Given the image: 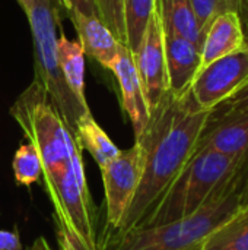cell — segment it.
I'll return each mask as SVG.
<instances>
[{"label": "cell", "instance_id": "6da1fadb", "mask_svg": "<svg viewBox=\"0 0 248 250\" xmlns=\"http://www.w3.org/2000/svg\"><path fill=\"white\" fill-rule=\"evenodd\" d=\"M209 113L199 107L190 89L181 95L168 91L149 113L145 130L136 138L145 154L142 179L120 227L111 233H126L145 220L194 154Z\"/></svg>", "mask_w": 248, "mask_h": 250}, {"label": "cell", "instance_id": "7a4b0ae2", "mask_svg": "<svg viewBox=\"0 0 248 250\" xmlns=\"http://www.w3.org/2000/svg\"><path fill=\"white\" fill-rule=\"evenodd\" d=\"M235 179L244 182L234 160L210 149H196L136 229L159 227L191 217Z\"/></svg>", "mask_w": 248, "mask_h": 250}, {"label": "cell", "instance_id": "3957f363", "mask_svg": "<svg viewBox=\"0 0 248 250\" xmlns=\"http://www.w3.org/2000/svg\"><path fill=\"white\" fill-rule=\"evenodd\" d=\"M241 180L215 195L191 217L159 227L133 229L121 234H108L102 250H190L227 223L241 208Z\"/></svg>", "mask_w": 248, "mask_h": 250}, {"label": "cell", "instance_id": "277c9868", "mask_svg": "<svg viewBox=\"0 0 248 250\" xmlns=\"http://www.w3.org/2000/svg\"><path fill=\"white\" fill-rule=\"evenodd\" d=\"M10 116L41 155L44 180L61 176L69 167L75 136L64 125L42 83L37 79L16 98Z\"/></svg>", "mask_w": 248, "mask_h": 250}, {"label": "cell", "instance_id": "5b68a950", "mask_svg": "<svg viewBox=\"0 0 248 250\" xmlns=\"http://www.w3.org/2000/svg\"><path fill=\"white\" fill-rule=\"evenodd\" d=\"M34 42L35 79L42 83L60 113L67 129L75 133L77 122L89 114V107H83L67 86L57 54L58 12L51 0H22Z\"/></svg>", "mask_w": 248, "mask_h": 250}, {"label": "cell", "instance_id": "8992f818", "mask_svg": "<svg viewBox=\"0 0 248 250\" xmlns=\"http://www.w3.org/2000/svg\"><path fill=\"white\" fill-rule=\"evenodd\" d=\"M145 154L139 142L118 155L101 170L107 207V224L110 231H115L139 188L143 173Z\"/></svg>", "mask_w": 248, "mask_h": 250}, {"label": "cell", "instance_id": "52a82bcc", "mask_svg": "<svg viewBox=\"0 0 248 250\" xmlns=\"http://www.w3.org/2000/svg\"><path fill=\"white\" fill-rule=\"evenodd\" d=\"M248 81V47L202 67L190 91L203 110H213Z\"/></svg>", "mask_w": 248, "mask_h": 250}, {"label": "cell", "instance_id": "ba28073f", "mask_svg": "<svg viewBox=\"0 0 248 250\" xmlns=\"http://www.w3.org/2000/svg\"><path fill=\"white\" fill-rule=\"evenodd\" d=\"M132 54L151 113L159 104L162 97L170 91L165 62L164 29L158 10V3L149 19L140 45Z\"/></svg>", "mask_w": 248, "mask_h": 250}, {"label": "cell", "instance_id": "9c48e42d", "mask_svg": "<svg viewBox=\"0 0 248 250\" xmlns=\"http://www.w3.org/2000/svg\"><path fill=\"white\" fill-rule=\"evenodd\" d=\"M44 183L54 205L56 218L73 231L88 249L99 250L89 212L91 198L80 190L70 167L61 176L44 180Z\"/></svg>", "mask_w": 248, "mask_h": 250}, {"label": "cell", "instance_id": "30bf717a", "mask_svg": "<svg viewBox=\"0 0 248 250\" xmlns=\"http://www.w3.org/2000/svg\"><path fill=\"white\" fill-rule=\"evenodd\" d=\"M196 149H210L234 160L243 180H246L248 174V113H218L210 110Z\"/></svg>", "mask_w": 248, "mask_h": 250}, {"label": "cell", "instance_id": "8fae6325", "mask_svg": "<svg viewBox=\"0 0 248 250\" xmlns=\"http://www.w3.org/2000/svg\"><path fill=\"white\" fill-rule=\"evenodd\" d=\"M110 70L114 73L118 82L121 91V104L132 122L134 136L139 138L148 125L149 108L143 95L139 73L134 66L133 54L127 47L121 48L120 54L111 64Z\"/></svg>", "mask_w": 248, "mask_h": 250}, {"label": "cell", "instance_id": "7c38bea8", "mask_svg": "<svg viewBox=\"0 0 248 250\" xmlns=\"http://www.w3.org/2000/svg\"><path fill=\"white\" fill-rule=\"evenodd\" d=\"M164 45L170 91L175 95H181L190 89L193 79L200 70V47L177 34L167 31H164Z\"/></svg>", "mask_w": 248, "mask_h": 250}, {"label": "cell", "instance_id": "4fadbf2b", "mask_svg": "<svg viewBox=\"0 0 248 250\" xmlns=\"http://www.w3.org/2000/svg\"><path fill=\"white\" fill-rule=\"evenodd\" d=\"M67 16L76 28L77 41L82 45L85 56L95 59L101 66L110 70L124 45L118 42L96 15H83L72 10Z\"/></svg>", "mask_w": 248, "mask_h": 250}, {"label": "cell", "instance_id": "5bb4252c", "mask_svg": "<svg viewBox=\"0 0 248 250\" xmlns=\"http://www.w3.org/2000/svg\"><path fill=\"white\" fill-rule=\"evenodd\" d=\"M243 48H246V41L240 15L237 10H228L216 16L205 32L200 69Z\"/></svg>", "mask_w": 248, "mask_h": 250}, {"label": "cell", "instance_id": "9a60e30c", "mask_svg": "<svg viewBox=\"0 0 248 250\" xmlns=\"http://www.w3.org/2000/svg\"><path fill=\"white\" fill-rule=\"evenodd\" d=\"M158 10L164 31L194 42L202 51L205 35L189 0H158Z\"/></svg>", "mask_w": 248, "mask_h": 250}, {"label": "cell", "instance_id": "2e32d148", "mask_svg": "<svg viewBox=\"0 0 248 250\" xmlns=\"http://www.w3.org/2000/svg\"><path fill=\"white\" fill-rule=\"evenodd\" d=\"M57 54L63 78L77 98V101L88 107L85 97V53L79 41L69 40L63 32L57 38Z\"/></svg>", "mask_w": 248, "mask_h": 250}, {"label": "cell", "instance_id": "e0dca14e", "mask_svg": "<svg viewBox=\"0 0 248 250\" xmlns=\"http://www.w3.org/2000/svg\"><path fill=\"white\" fill-rule=\"evenodd\" d=\"M80 149H86L96 161L98 167L105 168L120 152L110 136L95 122L92 114H85L76 125L73 133Z\"/></svg>", "mask_w": 248, "mask_h": 250}, {"label": "cell", "instance_id": "ac0fdd59", "mask_svg": "<svg viewBox=\"0 0 248 250\" xmlns=\"http://www.w3.org/2000/svg\"><path fill=\"white\" fill-rule=\"evenodd\" d=\"M193 250H248V205L240 208Z\"/></svg>", "mask_w": 248, "mask_h": 250}, {"label": "cell", "instance_id": "d6986e66", "mask_svg": "<svg viewBox=\"0 0 248 250\" xmlns=\"http://www.w3.org/2000/svg\"><path fill=\"white\" fill-rule=\"evenodd\" d=\"M156 3L158 0H124L127 47L132 53L140 45Z\"/></svg>", "mask_w": 248, "mask_h": 250}, {"label": "cell", "instance_id": "ffe728a7", "mask_svg": "<svg viewBox=\"0 0 248 250\" xmlns=\"http://www.w3.org/2000/svg\"><path fill=\"white\" fill-rule=\"evenodd\" d=\"M12 168L15 174V180L20 186H29L39 180L44 171L42 160L37 148L31 144H22L15 152Z\"/></svg>", "mask_w": 248, "mask_h": 250}, {"label": "cell", "instance_id": "44dd1931", "mask_svg": "<svg viewBox=\"0 0 248 250\" xmlns=\"http://www.w3.org/2000/svg\"><path fill=\"white\" fill-rule=\"evenodd\" d=\"M96 16L113 32L120 44L127 47L124 0H94ZM129 48V47H127Z\"/></svg>", "mask_w": 248, "mask_h": 250}, {"label": "cell", "instance_id": "7402d4cb", "mask_svg": "<svg viewBox=\"0 0 248 250\" xmlns=\"http://www.w3.org/2000/svg\"><path fill=\"white\" fill-rule=\"evenodd\" d=\"M190 1V6L194 12V16L199 22V26L205 35L208 26L210 25V22L228 12V10H235L232 7V4L229 3V0H189Z\"/></svg>", "mask_w": 248, "mask_h": 250}, {"label": "cell", "instance_id": "603a6c76", "mask_svg": "<svg viewBox=\"0 0 248 250\" xmlns=\"http://www.w3.org/2000/svg\"><path fill=\"white\" fill-rule=\"evenodd\" d=\"M213 110L218 113H248V81L234 95Z\"/></svg>", "mask_w": 248, "mask_h": 250}, {"label": "cell", "instance_id": "cb8c5ba5", "mask_svg": "<svg viewBox=\"0 0 248 250\" xmlns=\"http://www.w3.org/2000/svg\"><path fill=\"white\" fill-rule=\"evenodd\" d=\"M56 224H57V230H56L57 242H58L60 250H91L82 243V240L73 231H70L57 218H56Z\"/></svg>", "mask_w": 248, "mask_h": 250}, {"label": "cell", "instance_id": "d4e9b609", "mask_svg": "<svg viewBox=\"0 0 248 250\" xmlns=\"http://www.w3.org/2000/svg\"><path fill=\"white\" fill-rule=\"evenodd\" d=\"M0 250H23L16 231L0 230Z\"/></svg>", "mask_w": 248, "mask_h": 250}, {"label": "cell", "instance_id": "484cf974", "mask_svg": "<svg viewBox=\"0 0 248 250\" xmlns=\"http://www.w3.org/2000/svg\"><path fill=\"white\" fill-rule=\"evenodd\" d=\"M69 1L72 4V10L80 12L83 15H96L95 6H94V0H69Z\"/></svg>", "mask_w": 248, "mask_h": 250}, {"label": "cell", "instance_id": "4316f807", "mask_svg": "<svg viewBox=\"0 0 248 250\" xmlns=\"http://www.w3.org/2000/svg\"><path fill=\"white\" fill-rule=\"evenodd\" d=\"M237 12L240 15V21H241L246 47H248V0H240V6H238Z\"/></svg>", "mask_w": 248, "mask_h": 250}, {"label": "cell", "instance_id": "83f0119b", "mask_svg": "<svg viewBox=\"0 0 248 250\" xmlns=\"http://www.w3.org/2000/svg\"><path fill=\"white\" fill-rule=\"evenodd\" d=\"M29 250H51V249H50V246L47 245L45 239H44V237H39V239H37V240L34 242L32 248H31Z\"/></svg>", "mask_w": 248, "mask_h": 250}, {"label": "cell", "instance_id": "f1b7e54d", "mask_svg": "<svg viewBox=\"0 0 248 250\" xmlns=\"http://www.w3.org/2000/svg\"><path fill=\"white\" fill-rule=\"evenodd\" d=\"M51 1H53V4H54L56 7H61L67 15H69V12L72 10V4H70L69 0H51Z\"/></svg>", "mask_w": 248, "mask_h": 250}, {"label": "cell", "instance_id": "f546056e", "mask_svg": "<svg viewBox=\"0 0 248 250\" xmlns=\"http://www.w3.org/2000/svg\"><path fill=\"white\" fill-rule=\"evenodd\" d=\"M248 205V174L244 180V185H243V189H241V208Z\"/></svg>", "mask_w": 248, "mask_h": 250}, {"label": "cell", "instance_id": "4dcf8cb0", "mask_svg": "<svg viewBox=\"0 0 248 250\" xmlns=\"http://www.w3.org/2000/svg\"><path fill=\"white\" fill-rule=\"evenodd\" d=\"M229 3L232 4V7L235 10H238V6H240V0H229Z\"/></svg>", "mask_w": 248, "mask_h": 250}, {"label": "cell", "instance_id": "1f68e13d", "mask_svg": "<svg viewBox=\"0 0 248 250\" xmlns=\"http://www.w3.org/2000/svg\"><path fill=\"white\" fill-rule=\"evenodd\" d=\"M16 1H18V3H19V4H20V3H22V0H16Z\"/></svg>", "mask_w": 248, "mask_h": 250}, {"label": "cell", "instance_id": "d6a6232c", "mask_svg": "<svg viewBox=\"0 0 248 250\" xmlns=\"http://www.w3.org/2000/svg\"><path fill=\"white\" fill-rule=\"evenodd\" d=\"M190 250H193V249H190Z\"/></svg>", "mask_w": 248, "mask_h": 250}]
</instances>
